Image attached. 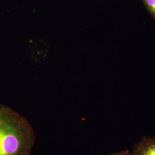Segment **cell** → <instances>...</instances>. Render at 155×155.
I'll use <instances>...</instances> for the list:
<instances>
[{
	"mask_svg": "<svg viewBox=\"0 0 155 155\" xmlns=\"http://www.w3.org/2000/svg\"><path fill=\"white\" fill-rule=\"evenodd\" d=\"M35 143V132L27 120L0 106V155H31Z\"/></svg>",
	"mask_w": 155,
	"mask_h": 155,
	"instance_id": "cell-1",
	"label": "cell"
},
{
	"mask_svg": "<svg viewBox=\"0 0 155 155\" xmlns=\"http://www.w3.org/2000/svg\"><path fill=\"white\" fill-rule=\"evenodd\" d=\"M144 5L152 16L155 18V0H142Z\"/></svg>",
	"mask_w": 155,
	"mask_h": 155,
	"instance_id": "cell-2",
	"label": "cell"
},
{
	"mask_svg": "<svg viewBox=\"0 0 155 155\" xmlns=\"http://www.w3.org/2000/svg\"><path fill=\"white\" fill-rule=\"evenodd\" d=\"M139 155H155V143L144 147L140 151Z\"/></svg>",
	"mask_w": 155,
	"mask_h": 155,
	"instance_id": "cell-3",
	"label": "cell"
},
{
	"mask_svg": "<svg viewBox=\"0 0 155 155\" xmlns=\"http://www.w3.org/2000/svg\"><path fill=\"white\" fill-rule=\"evenodd\" d=\"M122 155V154H121V155Z\"/></svg>",
	"mask_w": 155,
	"mask_h": 155,
	"instance_id": "cell-4",
	"label": "cell"
}]
</instances>
